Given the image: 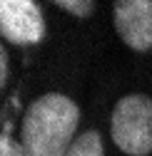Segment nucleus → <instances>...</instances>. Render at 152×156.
<instances>
[{
	"label": "nucleus",
	"instance_id": "7ed1b4c3",
	"mask_svg": "<svg viewBox=\"0 0 152 156\" xmlns=\"http://www.w3.org/2000/svg\"><path fill=\"white\" fill-rule=\"evenodd\" d=\"M0 35L17 47L40 45L48 35L43 10L32 0H3L0 3Z\"/></svg>",
	"mask_w": 152,
	"mask_h": 156
},
{
	"label": "nucleus",
	"instance_id": "6e6552de",
	"mask_svg": "<svg viewBox=\"0 0 152 156\" xmlns=\"http://www.w3.org/2000/svg\"><path fill=\"white\" fill-rule=\"evenodd\" d=\"M5 82H8V50L0 47V84L5 87Z\"/></svg>",
	"mask_w": 152,
	"mask_h": 156
},
{
	"label": "nucleus",
	"instance_id": "20e7f679",
	"mask_svg": "<svg viewBox=\"0 0 152 156\" xmlns=\"http://www.w3.org/2000/svg\"><path fill=\"white\" fill-rule=\"evenodd\" d=\"M112 23L130 50H152V0H117L112 5Z\"/></svg>",
	"mask_w": 152,
	"mask_h": 156
},
{
	"label": "nucleus",
	"instance_id": "f257e3e1",
	"mask_svg": "<svg viewBox=\"0 0 152 156\" xmlns=\"http://www.w3.org/2000/svg\"><path fill=\"white\" fill-rule=\"evenodd\" d=\"M80 107L60 92H45L28 107L20 126L25 156H65L75 144Z\"/></svg>",
	"mask_w": 152,
	"mask_h": 156
},
{
	"label": "nucleus",
	"instance_id": "f03ea898",
	"mask_svg": "<svg viewBox=\"0 0 152 156\" xmlns=\"http://www.w3.org/2000/svg\"><path fill=\"white\" fill-rule=\"evenodd\" d=\"M112 141L127 156L152 154V99L147 94H125L115 104Z\"/></svg>",
	"mask_w": 152,
	"mask_h": 156
},
{
	"label": "nucleus",
	"instance_id": "423d86ee",
	"mask_svg": "<svg viewBox=\"0 0 152 156\" xmlns=\"http://www.w3.org/2000/svg\"><path fill=\"white\" fill-rule=\"evenodd\" d=\"M55 8H63L67 12H72L75 17H87L95 10L92 0H55Z\"/></svg>",
	"mask_w": 152,
	"mask_h": 156
},
{
	"label": "nucleus",
	"instance_id": "39448f33",
	"mask_svg": "<svg viewBox=\"0 0 152 156\" xmlns=\"http://www.w3.org/2000/svg\"><path fill=\"white\" fill-rule=\"evenodd\" d=\"M65 156H105V146H102V136L95 131V129H87L82 131L75 144L67 149Z\"/></svg>",
	"mask_w": 152,
	"mask_h": 156
},
{
	"label": "nucleus",
	"instance_id": "0eeeda50",
	"mask_svg": "<svg viewBox=\"0 0 152 156\" xmlns=\"http://www.w3.org/2000/svg\"><path fill=\"white\" fill-rule=\"evenodd\" d=\"M0 156H25L20 141H15L8 134V129L3 131V136H0Z\"/></svg>",
	"mask_w": 152,
	"mask_h": 156
}]
</instances>
